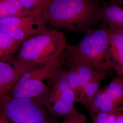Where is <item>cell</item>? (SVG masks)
Returning a JSON list of instances; mask_svg holds the SVG:
<instances>
[{"mask_svg": "<svg viewBox=\"0 0 123 123\" xmlns=\"http://www.w3.org/2000/svg\"><path fill=\"white\" fill-rule=\"evenodd\" d=\"M22 8L29 13L40 14L50 0H18Z\"/></svg>", "mask_w": 123, "mask_h": 123, "instance_id": "18", "label": "cell"}, {"mask_svg": "<svg viewBox=\"0 0 123 123\" xmlns=\"http://www.w3.org/2000/svg\"><path fill=\"white\" fill-rule=\"evenodd\" d=\"M49 29L42 15L30 14L0 20V32L22 43L26 40Z\"/></svg>", "mask_w": 123, "mask_h": 123, "instance_id": "5", "label": "cell"}, {"mask_svg": "<svg viewBox=\"0 0 123 123\" xmlns=\"http://www.w3.org/2000/svg\"><path fill=\"white\" fill-rule=\"evenodd\" d=\"M66 76L70 88L74 91L76 96H77L83 85L79 73L74 68L69 66V69L67 71Z\"/></svg>", "mask_w": 123, "mask_h": 123, "instance_id": "19", "label": "cell"}, {"mask_svg": "<svg viewBox=\"0 0 123 123\" xmlns=\"http://www.w3.org/2000/svg\"><path fill=\"white\" fill-rule=\"evenodd\" d=\"M28 70L24 67L12 65L4 61H0V104L8 96L21 75Z\"/></svg>", "mask_w": 123, "mask_h": 123, "instance_id": "8", "label": "cell"}, {"mask_svg": "<svg viewBox=\"0 0 123 123\" xmlns=\"http://www.w3.org/2000/svg\"><path fill=\"white\" fill-rule=\"evenodd\" d=\"M0 116L6 123H47L41 98L7 96L0 104Z\"/></svg>", "mask_w": 123, "mask_h": 123, "instance_id": "4", "label": "cell"}, {"mask_svg": "<svg viewBox=\"0 0 123 123\" xmlns=\"http://www.w3.org/2000/svg\"><path fill=\"white\" fill-rule=\"evenodd\" d=\"M101 81H95L84 84L77 96L76 102H79L88 109L92 99L100 89Z\"/></svg>", "mask_w": 123, "mask_h": 123, "instance_id": "13", "label": "cell"}, {"mask_svg": "<svg viewBox=\"0 0 123 123\" xmlns=\"http://www.w3.org/2000/svg\"><path fill=\"white\" fill-rule=\"evenodd\" d=\"M18 0H0V20L14 16L30 14Z\"/></svg>", "mask_w": 123, "mask_h": 123, "instance_id": "15", "label": "cell"}, {"mask_svg": "<svg viewBox=\"0 0 123 123\" xmlns=\"http://www.w3.org/2000/svg\"><path fill=\"white\" fill-rule=\"evenodd\" d=\"M85 32L79 43L67 46L65 60H68L69 63L84 64L110 73L112 70L109 54L110 29L103 25L90 28Z\"/></svg>", "mask_w": 123, "mask_h": 123, "instance_id": "2", "label": "cell"}, {"mask_svg": "<svg viewBox=\"0 0 123 123\" xmlns=\"http://www.w3.org/2000/svg\"><path fill=\"white\" fill-rule=\"evenodd\" d=\"M77 96L70 88L66 89L61 96L51 104V110L57 115H65L75 109L74 104L76 102Z\"/></svg>", "mask_w": 123, "mask_h": 123, "instance_id": "11", "label": "cell"}, {"mask_svg": "<svg viewBox=\"0 0 123 123\" xmlns=\"http://www.w3.org/2000/svg\"><path fill=\"white\" fill-rule=\"evenodd\" d=\"M67 71L61 69L51 79L53 86L49 94V102L52 103L61 96L62 92L70 88L66 76Z\"/></svg>", "mask_w": 123, "mask_h": 123, "instance_id": "14", "label": "cell"}, {"mask_svg": "<svg viewBox=\"0 0 123 123\" xmlns=\"http://www.w3.org/2000/svg\"><path fill=\"white\" fill-rule=\"evenodd\" d=\"M114 123H123V113L119 114L116 117Z\"/></svg>", "mask_w": 123, "mask_h": 123, "instance_id": "22", "label": "cell"}, {"mask_svg": "<svg viewBox=\"0 0 123 123\" xmlns=\"http://www.w3.org/2000/svg\"><path fill=\"white\" fill-rule=\"evenodd\" d=\"M67 46L62 32L49 29L22 43L13 59V65L30 69L63 57Z\"/></svg>", "mask_w": 123, "mask_h": 123, "instance_id": "3", "label": "cell"}, {"mask_svg": "<svg viewBox=\"0 0 123 123\" xmlns=\"http://www.w3.org/2000/svg\"><path fill=\"white\" fill-rule=\"evenodd\" d=\"M100 6L97 0H50L42 17L53 29L85 32L99 21Z\"/></svg>", "mask_w": 123, "mask_h": 123, "instance_id": "1", "label": "cell"}, {"mask_svg": "<svg viewBox=\"0 0 123 123\" xmlns=\"http://www.w3.org/2000/svg\"><path fill=\"white\" fill-rule=\"evenodd\" d=\"M110 30L109 54L112 68L123 76V32Z\"/></svg>", "mask_w": 123, "mask_h": 123, "instance_id": "9", "label": "cell"}, {"mask_svg": "<svg viewBox=\"0 0 123 123\" xmlns=\"http://www.w3.org/2000/svg\"><path fill=\"white\" fill-rule=\"evenodd\" d=\"M107 93L123 110V79L116 77L104 88Z\"/></svg>", "mask_w": 123, "mask_h": 123, "instance_id": "17", "label": "cell"}, {"mask_svg": "<svg viewBox=\"0 0 123 123\" xmlns=\"http://www.w3.org/2000/svg\"><path fill=\"white\" fill-rule=\"evenodd\" d=\"M119 115V114L116 112H112L110 113L109 119L106 123H114L116 117Z\"/></svg>", "mask_w": 123, "mask_h": 123, "instance_id": "21", "label": "cell"}, {"mask_svg": "<svg viewBox=\"0 0 123 123\" xmlns=\"http://www.w3.org/2000/svg\"><path fill=\"white\" fill-rule=\"evenodd\" d=\"M44 79L36 76L22 74L9 93L8 96L17 98H41L49 92Z\"/></svg>", "mask_w": 123, "mask_h": 123, "instance_id": "6", "label": "cell"}, {"mask_svg": "<svg viewBox=\"0 0 123 123\" xmlns=\"http://www.w3.org/2000/svg\"><path fill=\"white\" fill-rule=\"evenodd\" d=\"M64 116L61 123H87L86 117L76 109Z\"/></svg>", "mask_w": 123, "mask_h": 123, "instance_id": "20", "label": "cell"}, {"mask_svg": "<svg viewBox=\"0 0 123 123\" xmlns=\"http://www.w3.org/2000/svg\"><path fill=\"white\" fill-rule=\"evenodd\" d=\"M70 67L74 68L79 73L82 84L95 81H101L105 79L109 73L94 69L84 64L69 63ZM82 85V86H83Z\"/></svg>", "mask_w": 123, "mask_h": 123, "instance_id": "12", "label": "cell"}, {"mask_svg": "<svg viewBox=\"0 0 123 123\" xmlns=\"http://www.w3.org/2000/svg\"><path fill=\"white\" fill-rule=\"evenodd\" d=\"M89 110L92 115L100 112L123 113V109L113 100L104 88L98 90L92 99Z\"/></svg>", "mask_w": 123, "mask_h": 123, "instance_id": "10", "label": "cell"}, {"mask_svg": "<svg viewBox=\"0 0 123 123\" xmlns=\"http://www.w3.org/2000/svg\"><path fill=\"white\" fill-rule=\"evenodd\" d=\"M0 123H6L3 119L2 118V117L0 116Z\"/></svg>", "mask_w": 123, "mask_h": 123, "instance_id": "23", "label": "cell"}, {"mask_svg": "<svg viewBox=\"0 0 123 123\" xmlns=\"http://www.w3.org/2000/svg\"><path fill=\"white\" fill-rule=\"evenodd\" d=\"M22 43L0 32V59L10 58L18 52Z\"/></svg>", "mask_w": 123, "mask_h": 123, "instance_id": "16", "label": "cell"}, {"mask_svg": "<svg viewBox=\"0 0 123 123\" xmlns=\"http://www.w3.org/2000/svg\"><path fill=\"white\" fill-rule=\"evenodd\" d=\"M98 18L111 30L123 32V0H110L100 6Z\"/></svg>", "mask_w": 123, "mask_h": 123, "instance_id": "7", "label": "cell"}]
</instances>
